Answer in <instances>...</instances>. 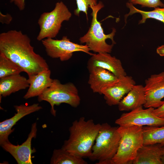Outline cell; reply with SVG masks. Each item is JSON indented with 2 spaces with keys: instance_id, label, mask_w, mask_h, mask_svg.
<instances>
[{
  "instance_id": "cell-1",
  "label": "cell",
  "mask_w": 164,
  "mask_h": 164,
  "mask_svg": "<svg viewBox=\"0 0 164 164\" xmlns=\"http://www.w3.org/2000/svg\"><path fill=\"white\" fill-rule=\"evenodd\" d=\"M0 53L22 68L29 78L49 69L45 60L34 52L29 37L20 30H10L0 34Z\"/></svg>"
},
{
  "instance_id": "cell-2",
  "label": "cell",
  "mask_w": 164,
  "mask_h": 164,
  "mask_svg": "<svg viewBox=\"0 0 164 164\" xmlns=\"http://www.w3.org/2000/svg\"><path fill=\"white\" fill-rule=\"evenodd\" d=\"M101 126L91 119L86 120L84 117L74 121L69 128V138L62 148L76 156L89 158Z\"/></svg>"
},
{
  "instance_id": "cell-3",
  "label": "cell",
  "mask_w": 164,
  "mask_h": 164,
  "mask_svg": "<svg viewBox=\"0 0 164 164\" xmlns=\"http://www.w3.org/2000/svg\"><path fill=\"white\" fill-rule=\"evenodd\" d=\"M118 127L112 126L107 123L101 124L88 158L91 161H97L98 164H111L121 138Z\"/></svg>"
},
{
  "instance_id": "cell-4",
  "label": "cell",
  "mask_w": 164,
  "mask_h": 164,
  "mask_svg": "<svg viewBox=\"0 0 164 164\" xmlns=\"http://www.w3.org/2000/svg\"><path fill=\"white\" fill-rule=\"evenodd\" d=\"M143 126H119L121 138L117 152L111 164H132L138 149L143 145Z\"/></svg>"
},
{
  "instance_id": "cell-5",
  "label": "cell",
  "mask_w": 164,
  "mask_h": 164,
  "mask_svg": "<svg viewBox=\"0 0 164 164\" xmlns=\"http://www.w3.org/2000/svg\"><path fill=\"white\" fill-rule=\"evenodd\" d=\"M104 7L101 1L96 5L89 7L92 10L91 26L87 33L79 39L80 43H85L91 50L97 53H110L114 44L116 43L114 39L115 29L113 28L111 33L105 34L101 23L97 19L98 12Z\"/></svg>"
},
{
  "instance_id": "cell-6",
  "label": "cell",
  "mask_w": 164,
  "mask_h": 164,
  "mask_svg": "<svg viewBox=\"0 0 164 164\" xmlns=\"http://www.w3.org/2000/svg\"><path fill=\"white\" fill-rule=\"evenodd\" d=\"M39 102L45 101L50 105V112L54 116L56 115L55 105L66 103L73 108L80 104V98L78 90L72 83L62 84L58 79H53L51 86L38 96Z\"/></svg>"
},
{
  "instance_id": "cell-7",
  "label": "cell",
  "mask_w": 164,
  "mask_h": 164,
  "mask_svg": "<svg viewBox=\"0 0 164 164\" xmlns=\"http://www.w3.org/2000/svg\"><path fill=\"white\" fill-rule=\"evenodd\" d=\"M71 16V13L62 2H57L53 10L43 12L40 15L38 21L40 30L37 40L40 41L46 38L55 37L61 29L62 22L69 21Z\"/></svg>"
},
{
  "instance_id": "cell-8",
  "label": "cell",
  "mask_w": 164,
  "mask_h": 164,
  "mask_svg": "<svg viewBox=\"0 0 164 164\" xmlns=\"http://www.w3.org/2000/svg\"><path fill=\"white\" fill-rule=\"evenodd\" d=\"M47 55L53 58H59L64 61L71 58L74 52L81 51L91 56L94 53L86 45H82L70 41L67 36H63L61 39L46 38L41 41Z\"/></svg>"
},
{
  "instance_id": "cell-9",
  "label": "cell",
  "mask_w": 164,
  "mask_h": 164,
  "mask_svg": "<svg viewBox=\"0 0 164 164\" xmlns=\"http://www.w3.org/2000/svg\"><path fill=\"white\" fill-rule=\"evenodd\" d=\"M154 108L144 109L142 106L138 107L130 112L123 113L115 121L119 126L139 125L161 126L164 125V119L155 115Z\"/></svg>"
},
{
  "instance_id": "cell-10",
  "label": "cell",
  "mask_w": 164,
  "mask_h": 164,
  "mask_svg": "<svg viewBox=\"0 0 164 164\" xmlns=\"http://www.w3.org/2000/svg\"><path fill=\"white\" fill-rule=\"evenodd\" d=\"M144 86L146 102L143 106L146 108H158L163 103L164 72L152 74L145 80Z\"/></svg>"
},
{
  "instance_id": "cell-11",
  "label": "cell",
  "mask_w": 164,
  "mask_h": 164,
  "mask_svg": "<svg viewBox=\"0 0 164 164\" xmlns=\"http://www.w3.org/2000/svg\"><path fill=\"white\" fill-rule=\"evenodd\" d=\"M37 124L35 122L32 124L31 131L28 137L21 145H14L9 142L1 146L14 157L18 164H32L31 155L34 150L31 148V142L33 138L36 136Z\"/></svg>"
},
{
  "instance_id": "cell-12",
  "label": "cell",
  "mask_w": 164,
  "mask_h": 164,
  "mask_svg": "<svg viewBox=\"0 0 164 164\" xmlns=\"http://www.w3.org/2000/svg\"><path fill=\"white\" fill-rule=\"evenodd\" d=\"M135 84V82L132 77L126 75L104 87L101 91V94L104 95L108 105H118L124 95L127 94Z\"/></svg>"
},
{
  "instance_id": "cell-13",
  "label": "cell",
  "mask_w": 164,
  "mask_h": 164,
  "mask_svg": "<svg viewBox=\"0 0 164 164\" xmlns=\"http://www.w3.org/2000/svg\"><path fill=\"white\" fill-rule=\"evenodd\" d=\"M16 113L11 118L6 119L0 123V145L9 142V135L13 132L12 127L21 119L32 113L42 109L39 104H34L28 106L24 104L14 106Z\"/></svg>"
},
{
  "instance_id": "cell-14",
  "label": "cell",
  "mask_w": 164,
  "mask_h": 164,
  "mask_svg": "<svg viewBox=\"0 0 164 164\" xmlns=\"http://www.w3.org/2000/svg\"><path fill=\"white\" fill-rule=\"evenodd\" d=\"M100 67L107 70L118 78L127 75L120 60L108 53H94L89 59L87 63L88 70Z\"/></svg>"
},
{
  "instance_id": "cell-15",
  "label": "cell",
  "mask_w": 164,
  "mask_h": 164,
  "mask_svg": "<svg viewBox=\"0 0 164 164\" xmlns=\"http://www.w3.org/2000/svg\"><path fill=\"white\" fill-rule=\"evenodd\" d=\"M89 71L88 83L93 92L100 94L104 87L115 82L119 78L112 73L100 67L93 68Z\"/></svg>"
},
{
  "instance_id": "cell-16",
  "label": "cell",
  "mask_w": 164,
  "mask_h": 164,
  "mask_svg": "<svg viewBox=\"0 0 164 164\" xmlns=\"http://www.w3.org/2000/svg\"><path fill=\"white\" fill-rule=\"evenodd\" d=\"M146 102L144 86L135 84L118 105L120 111H131L144 105Z\"/></svg>"
},
{
  "instance_id": "cell-17",
  "label": "cell",
  "mask_w": 164,
  "mask_h": 164,
  "mask_svg": "<svg viewBox=\"0 0 164 164\" xmlns=\"http://www.w3.org/2000/svg\"><path fill=\"white\" fill-rule=\"evenodd\" d=\"M50 75L51 71L48 69L29 78V86L23 98L27 99L41 95L52 83L53 79L51 78Z\"/></svg>"
},
{
  "instance_id": "cell-18",
  "label": "cell",
  "mask_w": 164,
  "mask_h": 164,
  "mask_svg": "<svg viewBox=\"0 0 164 164\" xmlns=\"http://www.w3.org/2000/svg\"><path fill=\"white\" fill-rule=\"evenodd\" d=\"M159 144L143 145L138 150L133 164H163Z\"/></svg>"
},
{
  "instance_id": "cell-19",
  "label": "cell",
  "mask_w": 164,
  "mask_h": 164,
  "mask_svg": "<svg viewBox=\"0 0 164 164\" xmlns=\"http://www.w3.org/2000/svg\"><path fill=\"white\" fill-rule=\"evenodd\" d=\"M29 86L28 79L20 74L0 78V97L9 96L12 93L25 89Z\"/></svg>"
},
{
  "instance_id": "cell-20",
  "label": "cell",
  "mask_w": 164,
  "mask_h": 164,
  "mask_svg": "<svg viewBox=\"0 0 164 164\" xmlns=\"http://www.w3.org/2000/svg\"><path fill=\"white\" fill-rule=\"evenodd\" d=\"M51 164H87L84 159L74 155L61 148L55 149L51 159Z\"/></svg>"
},
{
  "instance_id": "cell-21",
  "label": "cell",
  "mask_w": 164,
  "mask_h": 164,
  "mask_svg": "<svg viewBox=\"0 0 164 164\" xmlns=\"http://www.w3.org/2000/svg\"><path fill=\"white\" fill-rule=\"evenodd\" d=\"M143 145L159 144L164 145V125L142 127Z\"/></svg>"
},
{
  "instance_id": "cell-22",
  "label": "cell",
  "mask_w": 164,
  "mask_h": 164,
  "mask_svg": "<svg viewBox=\"0 0 164 164\" xmlns=\"http://www.w3.org/2000/svg\"><path fill=\"white\" fill-rule=\"evenodd\" d=\"M126 5L129 9L130 12L125 16V21L128 16L138 13L141 14L142 17L139 24L145 23L146 19L149 18L155 19L164 23V8L156 7L152 11H145L137 9L133 6V4L129 2L126 3Z\"/></svg>"
},
{
  "instance_id": "cell-23",
  "label": "cell",
  "mask_w": 164,
  "mask_h": 164,
  "mask_svg": "<svg viewBox=\"0 0 164 164\" xmlns=\"http://www.w3.org/2000/svg\"><path fill=\"white\" fill-rule=\"evenodd\" d=\"M24 72L17 64L0 53V78L15 74H19Z\"/></svg>"
},
{
  "instance_id": "cell-24",
  "label": "cell",
  "mask_w": 164,
  "mask_h": 164,
  "mask_svg": "<svg viewBox=\"0 0 164 164\" xmlns=\"http://www.w3.org/2000/svg\"><path fill=\"white\" fill-rule=\"evenodd\" d=\"M77 8L74 11V14L79 16L80 12H83L86 14L87 19V11L88 7L97 4V0H76Z\"/></svg>"
},
{
  "instance_id": "cell-25",
  "label": "cell",
  "mask_w": 164,
  "mask_h": 164,
  "mask_svg": "<svg viewBox=\"0 0 164 164\" xmlns=\"http://www.w3.org/2000/svg\"><path fill=\"white\" fill-rule=\"evenodd\" d=\"M128 2L133 5H140L142 7L164 8V4L160 0H129Z\"/></svg>"
},
{
  "instance_id": "cell-26",
  "label": "cell",
  "mask_w": 164,
  "mask_h": 164,
  "mask_svg": "<svg viewBox=\"0 0 164 164\" xmlns=\"http://www.w3.org/2000/svg\"><path fill=\"white\" fill-rule=\"evenodd\" d=\"M12 19V17L10 14L7 13L6 15H4L0 12V21L2 24H9Z\"/></svg>"
},
{
  "instance_id": "cell-27",
  "label": "cell",
  "mask_w": 164,
  "mask_h": 164,
  "mask_svg": "<svg viewBox=\"0 0 164 164\" xmlns=\"http://www.w3.org/2000/svg\"><path fill=\"white\" fill-rule=\"evenodd\" d=\"M163 104L160 106L154 108L153 112L157 117L164 119V101Z\"/></svg>"
},
{
  "instance_id": "cell-28",
  "label": "cell",
  "mask_w": 164,
  "mask_h": 164,
  "mask_svg": "<svg viewBox=\"0 0 164 164\" xmlns=\"http://www.w3.org/2000/svg\"><path fill=\"white\" fill-rule=\"evenodd\" d=\"M25 0H10L11 3H13L16 6L19 10H24L25 7Z\"/></svg>"
},
{
  "instance_id": "cell-29",
  "label": "cell",
  "mask_w": 164,
  "mask_h": 164,
  "mask_svg": "<svg viewBox=\"0 0 164 164\" xmlns=\"http://www.w3.org/2000/svg\"><path fill=\"white\" fill-rule=\"evenodd\" d=\"M157 54L161 56H164V45L158 47L156 49Z\"/></svg>"
},
{
  "instance_id": "cell-30",
  "label": "cell",
  "mask_w": 164,
  "mask_h": 164,
  "mask_svg": "<svg viewBox=\"0 0 164 164\" xmlns=\"http://www.w3.org/2000/svg\"><path fill=\"white\" fill-rule=\"evenodd\" d=\"M162 160L163 164H164V145L162 147Z\"/></svg>"
}]
</instances>
